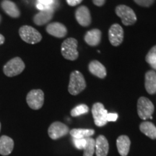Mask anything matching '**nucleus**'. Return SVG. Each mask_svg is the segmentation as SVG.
<instances>
[{
	"label": "nucleus",
	"mask_w": 156,
	"mask_h": 156,
	"mask_svg": "<svg viewBox=\"0 0 156 156\" xmlns=\"http://www.w3.org/2000/svg\"><path fill=\"white\" fill-rule=\"evenodd\" d=\"M153 112V103L147 98L140 97L137 101V113L140 118L143 120L152 119Z\"/></svg>",
	"instance_id": "nucleus-6"
},
{
	"label": "nucleus",
	"mask_w": 156,
	"mask_h": 156,
	"mask_svg": "<svg viewBox=\"0 0 156 156\" xmlns=\"http://www.w3.org/2000/svg\"><path fill=\"white\" fill-rule=\"evenodd\" d=\"M69 132V129L66 124L59 122H55L51 124L48 129V134L52 140H58L67 135Z\"/></svg>",
	"instance_id": "nucleus-9"
},
{
	"label": "nucleus",
	"mask_w": 156,
	"mask_h": 156,
	"mask_svg": "<svg viewBox=\"0 0 156 156\" xmlns=\"http://www.w3.org/2000/svg\"><path fill=\"white\" fill-rule=\"evenodd\" d=\"M145 60L150 65H153L156 63V46H154L149 51V52L146 55Z\"/></svg>",
	"instance_id": "nucleus-25"
},
{
	"label": "nucleus",
	"mask_w": 156,
	"mask_h": 156,
	"mask_svg": "<svg viewBox=\"0 0 156 156\" xmlns=\"http://www.w3.org/2000/svg\"><path fill=\"white\" fill-rule=\"evenodd\" d=\"M116 14L122 20L124 25H132L136 22V16L135 12L131 7L126 5H120L117 6L115 9Z\"/></svg>",
	"instance_id": "nucleus-5"
},
{
	"label": "nucleus",
	"mask_w": 156,
	"mask_h": 156,
	"mask_svg": "<svg viewBox=\"0 0 156 156\" xmlns=\"http://www.w3.org/2000/svg\"><path fill=\"white\" fill-rule=\"evenodd\" d=\"M67 4L69 5V6H76L77 5H79V4H80L82 2H83V0H67Z\"/></svg>",
	"instance_id": "nucleus-30"
},
{
	"label": "nucleus",
	"mask_w": 156,
	"mask_h": 156,
	"mask_svg": "<svg viewBox=\"0 0 156 156\" xmlns=\"http://www.w3.org/2000/svg\"><path fill=\"white\" fill-rule=\"evenodd\" d=\"M85 139H86V145L83 149V156H93L95 151V140L91 136Z\"/></svg>",
	"instance_id": "nucleus-23"
},
{
	"label": "nucleus",
	"mask_w": 156,
	"mask_h": 156,
	"mask_svg": "<svg viewBox=\"0 0 156 156\" xmlns=\"http://www.w3.org/2000/svg\"><path fill=\"white\" fill-rule=\"evenodd\" d=\"M109 41L114 46H119L124 40V30L120 25L114 24L108 30Z\"/></svg>",
	"instance_id": "nucleus-10"
},
{
	"label": "nucleus",
	"mask_w": 156,
	"mask_h": 156,
	"mask_svg": "<svg viewBox=\"0 0 156 156\" xmlns=\"http://www.w3.org/2000/svg\"><path fill=\"white\" fill-rule=\"evenodd\" d=\"M138 5L142 6V7H148L151 6L155 2V0H134Z\"/></svg>",
	"instance_id": "nucleus-27"
},
{
	"label": "nucleus",
	"mask_w": 156,
	"mask_h": 156,
	"mask_svg": "<svg viewBox=\"0 0 156 156\" xmlns=\"http://www.w3.org/2000/svg\"><path fill=\"white\" fill-rule=\"evenodd\" d=\"M26 101L28 106L34 110H38L42 108L44 103V93L40 89L32 90L28 93Z\"/></svg>",
	"instance_id": "nucleus-7"
},
{
	"label": "nucleus",
	"mask_w": 156,
	"mask_h": 156,
	"mask_svg": "<svg viewBox=\"0 0 156 156\" xmlns=\"http://www.w3.org/2000/svg\"><path fill=\"white\" fill-rule=\"evenodd\" d=\"M86 87L85 77L80 72L73 71L70 74L68 91L71 95H77Z\"/></svg>",
	"instance_id": "nucleus-1"
},
{
	"label": "nucleus",
	"mask_w": 156,
	"mask_h": 156,
	"mask_svg": "<svg viewBox=\"0 0 156 156\" xmlns=\"http://www.w3.org/2000/svg\"><path fill=\"white\" fill-rule=\"evenodd\" d=\"M54 0H38V3L41 4V5L46 6L48 8H52Z\"/></svg>",
	"instance_id": "nucleus-28"
},
{
	"label": "nucleus",
	"mask_w": 156,
	"mask_h": 156,
	"mask_svg": "<svg viewBox=\"0 0 156 156\" xmlns=\"http://www.w3.org/2000/svg\"><path fill=\"white\" fill-rule=\"evenodd\" d=\"M89 112V108L87 105L80 104L75 107L73 110L71 111V116L73 117L79 116L80 115L85 114Z\"/></svg>",
	"instance_id": "nucleus-24"
},
{
	"label": "nucleus",
	"mask_w": 156,
	"mask_h": 156,
	"mask_svg": "<svg viewBox=\"0 0 156 156\" xmlns=\"http://www.w3.org/2000/svg\"><path fill=\"white\" fill-rule=\"evenodd\" d=\"M118 119V114L116 113H111L107 114V122H116Z\"/></svg>",
	"instance_id": "nucleus-29"
},
{
	"label": "nucleus",
	"mask_w": 156,
	"mask_h": 156,
	"mask_svg": "<svg viewBox=\"0 0 156 156\" xmlns=\"http://www.w3.org/2000/svg\"><path fill=\"white\" fill-rule=\"evenodd\" d=\"M109 150L108 142L103 135L98 136L95 140L96 156H107Z\"/></svg>",
	"instance_id": "nucleus-14"
},
{
	"label": "nucleus",
	"mask_w": 156,
	"mask_h": 156,
	"mask_svg": "<svg viewBox=\"0 0 156 156\" xmlns=\"http://www.w3.org/2000/svg\"><path fill=\"white\" fill-rule=\"evenodd\" d=\"M74 145L78 150H83L86 145V139H75L73 138Z\"/></svg>",
	"instance_id": "nucleus-26"
},
{
	"label": "nucleus",
	"mask_w": 156,
	"mask_h": 156,
	"mask_svg": "<svg viewBox=\"0 0 156 156\" xmlns=\"http://www.w3.org/2000/svg\"><path fill=\"white\" fill-rule=\"evenodd\" d=\"M5 37H4L3 35L0 34V45H2L4 43H5Z\"/></svg>",
	"instance_id": "nucleus-32"
},
{
	"label": "nucleus",
	"mask_w": 156,
	"mask_h": 156,
	"mask_svg": "<svg viewBox=\"0 0 156 156\" xmlns=\"http://www.w3.org/2000/svg\"><path fill=\"white\" fill-rule=\"evenodd\" d=\"M140 129L151 139H156V126L151 122H143L140 124Z\"/></svg>",
	"instance_id": "nucleus-21"
},
{
	"label": "nucleus",
	"mask_w": 156,
	"mask_h": 156,
	"mask_svg": "<svg viewBox=\"0 0 156 156\" xmlns=\"http://www.w3.org/2000/svg\"><path fill=\"white\" fill-rule=\"evenodd\" d=\"M145 87L149 94L153 95L156 93V73L155 71L151 70L145 74Z\"/></svg>",
	"instance_id": "nucleus-20"
},
{
	"label": "nucleus",
	"mask_w": 156,
	"mask_h": 156,
	"mask_svg": "<svg viewBox=\"0 0 156 156\" xmlns=\"http://www.w3.org/2000/svg\"><path fill=\"white\" fill-rule=\"evenodd\" d=\"M0 130H1V123H0Z\"/></svg>",
	"instance_id": "nucleus-34"
},
{
	"label": "nucleus",
	"mask_w": 156,
	"mask_h": 156,
	"mask_svg": "<svg viewBox=\"0 0 156 156\" xmlns=\"http://www.w3.org/2000/svg\"><path fill=\"white\" fill-rule=\"evenodd\" d=\"M25 65L22 58L20 57H15L7 62L4 66V73L7 77H15L22 73L25 69Z\"/></svg>",
	"instance_id": "nucleus-4"
},
{
	"label": "nucleus",
	"mask_w": 156,
	"mask_h": 156,
	"mask_svg": "<svg viewBox=\"0 0 156 156\" xmlns=\"http://www.w3.org/2000/svg\"><path fill=\"white\" fill-rule=\"evenodd\" d=\"M102 33L98 29H93L87 31L85 35L84 39L87 44L90 46H96L100 44Z\"/></svg>",
	"instance_id": "nucleus-18"
},
{
	"label": "nucleus",
	"mask_w": 156,
	"mask_h": 156,
	"mask_svg": "<svg viewBox=\"0 0 156 156\" xmlns=\"http://www.w3.org/2000/svg\"><path fill=\"white\" fill-rule=\"evenodd\" d=\"M46 32L51 36L56 38H62L67 36V29L66 26L60 23H51L47 25L46 28Z\"/></svg>",
	"instance_id": "nucleus-12"
},
{
	"label": "nucleus",
	"mask_w": 156,
	"mask_h": 156,
	"mask_svg": "<svg viewBox=\"0 0 156 156\" xmlns=\"http://www.w3.org/2000/svg\"><path fill=\"white\" fill-rule=\"evenodd\" d=\"M14 148V141L8 136L3 135L0 137V154L2 155H9Z\"/></svg>",
	"instance_id": "nucleus-17"
},
{
	"label": "nucleus",
	"mask_w": 156,
	"mask_h": 156,
	"mask_svg": "<svg viewBox=\"0 0 156 156\" xmlns=\"http://www.w3.org/2000/svg\"><path fill=\"white\" fill-rule=\"evenodd\" d=\"M77 45V41L74 38H69L64 41L61 46V51L63 57L71 61L77 59L79 56Z\"/></svg>",
	"instance_id": "nucleus-2"
},
{
	"label": "nucleus",
	"mask_w": 156,
	"mask_h": 156,
	"mask_svg": "<svg viewBox=\"0 0 156 156\" xmlns=\"http://www.w3.org/2000/svg\"><path fill=\"white\" fill-rule=\"evenodd\" d=\"M105 1L106 0H93V2L98 7H101L105 4Z\"/></svg>",
	"instance_id": "nucleus-31"
},
{
	"label": "nucleus",
	"mask_w": 156,
	"mask_h": 156,
	"mask_svg": "<svg viewBox=\"0 0 156 156\" xmlns=\"http://www.w3.org/2000/svg\"><path fill=\"white\" fill-rule=\"evenodd\" d=\"M54 9L49 8L40 11L34 17V22L37 25H44L53 18Z\"/></svg>",
	"instance_id": "nucleus-13"
},
{
	"label": "nucleus",
	"mask_w": 156,
	"mask_h": 156,
	"mask_svg": "<svg viewBox=\"0 0 156 156\" xmlns=\"http://www.w3.org/2000/svg\"><path fill=\"white\" fill-rule=\"evenodd\" d=\"M92 114L94 122L97 126H103L107 124L108 112L101 103H95L92 108Z\"/></svg>",
	"instance_id": "nucleus-8"
},
{
	"label": "nucleus",
	"mask_w": 156,
	"mask_h": 156,
	"mask_svg": "<svg viewBox=\"0 0 156 156\" xmlns=\"http://www.w3.org/2000/svg\"><path fill=\"white\" fill-rule=\"evenodd\" d=\"M151 66L154 69H155V70H156V63H155V64H153V65H151Z\"/></svg>",
	"instance_id": "nucleus-33"
},
{
	"label": "nucleus",
	"mask_w": 156,
	"mask_h": 156,
	"mask_svg": "<svg viewBox=\"0 0 156 156\" xmlns=\"http://www.w3.org/2000/svg\"><path fill=\"white\" fill-rule=\"evenodd\" d=\"M130 142L129 136L121 135L116 140V147L121 156H126L128 155L130 148Z\"/></svg>",
	"instance_id": "nucleus-19"
},
{
	"label": "nucleus",
	"mask_w": 156,
	"mask_h": 156,
	"mask_svg": "<svg viewBox=\"0 0 156 156\" xmlns=\"http://www.w3.org/2000/svg\"><path fill=\"white\" fill-rule=\"evenodd\" d=\"M19 35L23 41L29 44H36L42 40V36L36 29L29 25H23L19 29Z\"/></svg>",
	"instance_id": "nucleus-3"
},
{
	"label": "nucleus",
	"mask_w": 156,
	"mask_h": 156,
	"mask_svg": "<svg viewBox=\"0 0 156 156\" xmlns=\"http://www.w3.org/2000/svg\"><path fill=\"white\" fill-rule=\"evenodd\" d=\"M0 22H1V15H0Z\"/></svg>",
	"instance_id": "nucleus-35"
},
{
	"label": "nucleus",
	"mask_w": 156,
	"mask_h": 156,
	"mask_svg": "<svg viewBox=\"0 0 156 156\" xmlns=\"http://www.w3.org/2000/svg\"><path fill=\"white\" fill-rule=\"evenodd\" d=\"M88 69L92 75L96 76L98 78L103 79L106 77V69L100 62L97 60H93L90 62L88 65Z\"/></svg>",
	"instance_id": "nucleus-15"
},
{
	"label": "nucleus",
	"mask_w": 156,
	"mask_h": 156,
	"mask_svg": "<svg viewBox=\"0 0 156 156\" xmlns=\"http://www.w3.org/2000/svg\"><path fill=\"white\" fill-rule=\"evenodd\" d=\"M1 7L6 14L9 17L17 18L20 15V12L17 6L10 0H3L1 2Z\"/></svg>",
	"instance_id": "nucleus-16"
},
{
	"label": "nucleus",
	"mask_w": 156,
	"mask_h": 156,
	"mask_svg": "<svg viewBox=\"0 0 156 156\" xmlns=\"http://www.w3.org/2000/svg\"><path fill=\"white\" fill-rule=\"evenodd\" d=\"M75 18L77 23L83 27L89 26L92 21L89 9L85 6L78 7L75 11Z\"/></svg>",
	"instance_id": "nucleus-11"
},
{
	"label": "nucleus",
	"mask_w": 156,
	"mask_h": 156,
	"mask_svg": "<svg viewBox=\"0 0 156 156\" xmlns=\"http://www.w3.org/2000/svg\"><path fill=\"white\" fill-rule=\"evenodd\" d=\"M69 134L75 139H85L93 136L95 131L91 129H73L69 131Z\"/></svg>",
	"instance_id": "nucleus-22"
}]
</instances>
